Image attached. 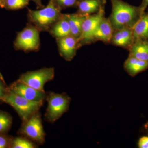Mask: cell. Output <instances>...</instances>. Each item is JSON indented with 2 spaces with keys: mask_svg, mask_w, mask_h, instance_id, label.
I'll list each match as a JSON object with an SVG mask.
<instances>
[{
  "mask_svg": "<svg viewBox=\"0 0 148 148\" xmlns=\"http://www.w3.org/2000/svg\"><path fill=\"white\" fill-rule=\"evenodd\" d=\"M34 2L36 6L37 9H40L45 7V5L43 4L42 0H30Z\"/></svg>",
  "mask_w": 148,
  "mask_h": 148,
  "instance_id": "obj_27",
  "label": "cell"
},
{
  "mask_svg": "<svg viewBox=\"0 0 148 148\" xmlns=\"http://www.w3.org/2000/svg\"><path fill=\"white\" fill-rule=\"evenodd\" d=\"M134 42L132 28H125L114 30L110 44L128 49Z\"/></svg>",
  "mask_w": 148,
  "mask_h": 148,
  "instance_id": "obj_12",
  "label": "cell"
},
{
  "mask_svg": "<svg viewBox=\"0 0 148 148\" xmlns=\"http://www.w3.org/2000/svg\"><path fill=\"white\" fill-rule=\"evenodd\" d=\"M106 3V0H79L77 12L91 15L98 12Z\"/></svg>",
  "mask_w": 148,
  "mask_h": 148,
  "instance_id": "obj_13",
  "label": "cell"
},
{
  "mask_svg": "<svg viewBox=\"0 0 148 148\" xmlns=\"http://www.w3.org/2000/svg\"><path fill=\"white\" fill-rule=\"evenodd\" d=\"M124 68L130 75L134 77L148 68V62L129 55L125 62Z\"/></svg>",
  "mask_w": 148,
  "mask_h": 148,
  "instance_id": "obj_16",
  "label": "cell"
},
{
  "mask_svg": "<svg viewBox=\"0 0 148 148\" xmlns=\"http://www.w3.org/2000/svg\"><path fill=\"white\" fill-rule=\"evenodd\" d=\"M45 100L48 105L45 119L48 122L53 123L69 110L71 98L66 93L47 92Z\"/></svg>",
  "mask_w": 148,
  "mask_h": 148,
  "instance_id": "obj_4",
  "label": "cell"
},
{
  "mask_svg": "<svg viewBox=\"0 0 148 148\" xmlns=\"http://www.w3.org/2000/svg\"><path fill=\"white\" fill-rule=\"evenodd\" d=\"M49 33L56 39L71 35V30L66 14H63L61 18L53 24Z\"/></svg>",
  "mask_w": 148,
  "mask_h": 148,
  "instance_id": "obj_14",
  "label": "cell"
},
{
  "mask_svg": "<svg viewBox=\"0 0 148 148\" xmlns=\"http://www.w3.org/2000/svg\"><path fill=\"white\" fill-rule=\"evenodd\" d=\"M138 147L140 148H148V137H143L138 142Z\"/></svg>",
  "mask_w": 148,
  "mask_h": 148,
  "instance_id": "obj_25",
  "label": "cell"
},
{
  "mask_svg": "<svg viewBox=\"0 0 148 148\" xmlns=\"http://www.w3.org/2000/svg\"><path fill=\"white\" fill-rule=\"evenodd\" d=\"M134 41L136 40L148 41V12H145L132 28Z\"/></svg>",
  "mask_w": 148,
  "mask_h": 148,
  "instance_id": "obj_17",
  "label": "cell"
},
{
  "mask_svg": "<svg viewBox=\"0 0 148 148\" xmlns=\"http://www.w3.org/2000/svg\"><path fill=\"white\" fill-rule=\"evenodd\" d=\"M30 0H3L4 8L7 10H17L27 7Z\"/></svg>",
  "mask_w": 148,
  "mask_h": 148,
  "instance_id": "obj_21",
  "label": "cell"
},
{
  "mask_svg": "<svg viewBox=\"0 0 148 148\" xmlns=\"http://www.w3.org/2000/svg\"><path fill=\"white\" fill-rule=\"evenodd\" d=\"M105 6L97 13L88 15L82 24L80 36L78 39L80 47L90 44L91 36L101 19L105 16Z\"/></svg>",
  "mask_w": 148,
  "mask_h": 148,
  "instance_id": "obj_8",
  "label": "cell"
},
{
  "mask_svg": "<svg viewBox=\"0 0 148 148\" xmlns=\"http://www.w3.org/2000/svg\"><path fill=\"white\" fill-rule=\"evenodd\" d=\"M18 134L37 145H42L45 143L46 133L43 127L40 111L22 122Z\"/></svg>",
  "mask_w": 148,
  "mask_h": 148,
  "instance_id": "obj_6",
  "label": "cell"
},
{
  "mask_svg": "<svg viewBox=\"0 0 148 148\" xmlns=\"http://www.w3.org/2000/svg\"><path fill=\"white\" fill-rule=\"evenodd\" d=\"M61 10L52 0L47 5L38 10L28 8L27 18L29 23L36 27L40 32H48L51 28L61 18Z\"/></svg>",
  "mask_w": 148,
  "mask_h": 148,
  "instance_id": "obj_2",
  "label": "cell"
},
{
  "mask_svg": "<svg viewBox=\"0 0 148 148\" xmlns=\"http://www.w3.org/2000/svg\"><path fill=\"white\" fill-rule=\"evenodd\" d=\"M0 8H4L3 0H0Z\"/></svg>",
  "mask_w": 148,
  "mask_h": 148,
  "instance_id": "obj_28",
  "label": "cell"
},
{
  "mask_svg": "<svg viewBox=\"0 0 148 148\" xmlns=\"http://www.w3.org/2000/svg\"><path fill=\"white\" fill-rule=\"evenodd\" d=\"M112 13L109 17L114 30L133 28L141 16L140 8L123 0H110Z\"/></svg>",
  "mask_w": 148,
  "mask_h": 148,
  "instance_id": "obj_1",
  "label": "cell"
},
{
  "mask_svg": "<svg viewBox=\"0 0 148 148\" xmlns=\"http://www.w3.org/2000/svg\"><path fill=\"white\" fill-rule=\"evenodd\" d=\"M2 102L14 109L22 122L27 120L34 114L40 111L44 104V101L35 102L27 100L12 92L9 88Z\"/></svg>",
  "mask_w": 148,
  "mask_h": 148,
  "instance_id": "obj_3",
  "label": "cell"
},
{
  "mask_svg": "<svg viewBox=\"0 0 148 148\" xmlns=\"http://www.w3.org/2000/svg\"><path fill=\"white\" fill-rule=\"evenodd\" d=\"M56 40L60 56L66 61H72L80 48L78 40L71 35Z\"/></svg>",
  "mask_w": 148,
  "mask_h": 148,
  "instance_id": "obj_10",
  "label": "cell"
},
{
  "mask_svg": "<svg viewBox=\"0 0 148 148\" xmlns=\"http://www.w3.org/2000/svg\"><path fill=\"white\" fill-rule=\"evenodd\" d=\"M9 90V87L5 85L1 74L0 73V101L2 102L3 99Z\"/></svg>",
  "mask_w": 148,
  "mask_h": 148,
  "instance_id": "obj_24",
  "label": "cell"
},
{
  "mask_svg": "<svg viewBox=\"0 0 148 148\" xmlns=\"http://www.w3.org/2000/svg\"><path fill=\"white\" fill-rule=\"evenodd\" d=\"M113 32L114 29L109 17L104 16L93 32L90 39V44L98 41L110 44Z\"/></svg>",
  "mask_w": 148,
  "mask_h": 148,
  "instance_id": "obj_11",
  "label": "cell"
},
{
  "mask_svg": "<svg viewBox=\"0 0 148 148\" xmlns=\"http://www.w3.org/2000/svg\"><path fill=\"white\" fill-rule=\"evenodd\" d=\"M12 124V118L7 112L0 110V134H6Z\"/></svg>",
  "mask_w": 148,
  "mask_h": 148,
  "instance_id": "obj_20",
  "label": "cell"
},
{
  "mask_svg": "<svg viewBox=\"0 0 148 148\" xmlns=\"http://www.w3.org/2000/svg\"><path fill=\"white\" fill-rule=\"evenodd\" d=\"M71 30V35L78 39L81 34L83 23L88 15L76 13L66 14Z\"/></svg>",
  "mask_w": 148,
  "mask_h": 148,
  "instance_id": "obj_15",
  "label": "cell"
},
{
  "mask_svg": "<svg viewBox=\"0 0 148 148\" xmlns=\"http://www.w3.org/2000/svg\"><path fill=\"white\" fill-rule=\"evenodd\" d=\"M148 6V0H143L142 3L139 8H140L141 15L145 13L146 8Z\"/></svg>",
  "mask_w": 148,
  "mask_h": 148,
  "instance_id": "obj_26",
  "label": "cell"
},
{
  "mask_svg": "<svg viewBox=\"0 0 148 148\" xmlns=\"http://www.w3.org/2000/svg\"><path fill=\"white\" fill-rule=\"evenodd\" d=\"M12 138L6 134H0V148H10Z\"/></svg>",
  "mask_w": 148,
  "mask_h": 148,
  "instance_id": "obj_23",
  "label": "cell"
},
{
  "mask_svg": "<svg viewBox=\"0 0 148 148\" xmlns=\"http://www.w3.org/2000/svg\"><path fill=\"white\" fill-rule=\"evenodd\" d=\"M61 11L68 8H77L79 0H52Z\"/></svg>",
  "mask_w": 148,
  "mask_h": 148,
  "instance_id": "obj_22",
  "label": "cell"
},
{
  "mask_svg": "<svg viewBox=\"0 0 148 148\" xmlns=\"http://www.w3.org/2000/svg\"><path fill=\"white\" fill-rule=\"evenodd\" d=\"M54 75V68L45 67L39 70L29 71L21 74L18 80L37 90L45 91V85L52 80Z\"/></svg>",
  "mask_w": 148,
  "mask_h": 148,
  "instance_id": "obj_7",
  "label": "cell"
},
{
  "mask_svg": "<svg viewBox=\"0 0 148 148\" xmlns=\"http://www.w3.org/2000/svg\"><path fill=\"white\" fill-rule=\"evenodd\" d=\"M128 50L129 55L140 60L148 62V41L136 40Z\"/></svg>",
  "mask_w": 148,
  "mask_h": 148,
  "instance_id": "obj_18",
  "label": "cell"
},
{
  "mask_svg": "<svg viewBox=\"0 0 148 148\" xmlns=\"http://www.w3.org/2000/svg\"><path fill=\"white\" fill-rule=\"evenodd\" d=\"M37 144L23 136L12 138L11 141L10 148H36Z\"/></svg>",
  "mask_w": 148,
  "mask_h": 148,
  "instance_id": "obj_19",
  "label": "cell"
},
{
  "mask_svg": "<svg viewBox=\"0 0 148 148\" xmlns=\"http://www.w3.org/2000/svg\"><path fill=\"white\" fill-rule=\"evenodd\" d=\"M40 32L36 27L28 22L22 31L17 33L14 42L15 50L23 51L26 53L38 51L40 47Z\"/></svg>",
  "mask_w": 148,
  "mask_h": 148,
  "instance_id": "obj_5",
  "label": "cell"
},
{
  "mask_svg": "<svg viewBox=\"0 0 148 148\" xmlns=\"http://www.w3.org/2000/svg\"><path fill=\"white\" fill-rule=\"evenodd\" d=\"M9 88L12 92L29 101L41 102L44 101L46 99L45 91L37 90L18 79Z\"/></svg>",
  "mask_w": 148,
  "mask_h": 148,
  "instance_id": "obj_9",
  "label": "cell"
}]
</instances>
